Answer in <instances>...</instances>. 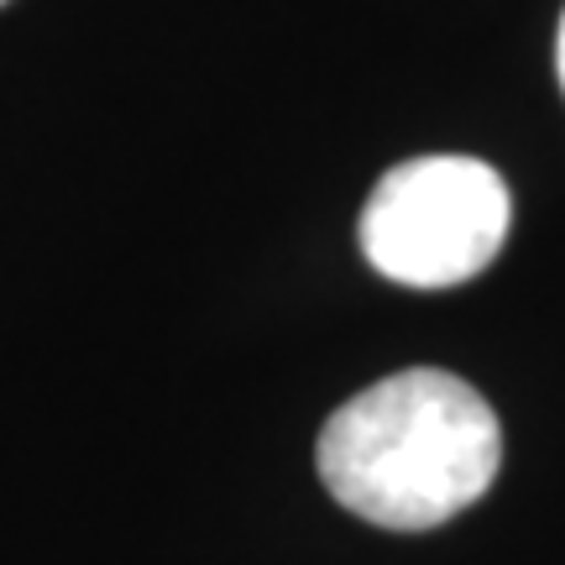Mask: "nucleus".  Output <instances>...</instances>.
Segmentation results:
<instances>
[{
    "mask_svg": "<svg viewBox=\"0 0 565 565\" xmlns=\"http://www.w3.org/2000/svg\"><path fill=\"white\" fill-rule=\"evenodd\" d=\"M508 183L477 158H414L377 179L362 210V252L383 278L450 288L477 278L508 242Z\"/></svg>",
    "mask_w": 565,
    "mask_h": 565,
    "instance_id": "obj_2",
    "label": "nucleus"
},
{
    "mask_svg": "<svg viewBox=\"0 0 565 565\" xmlns=\"http://www.w3.org/2000/svg\"><path fill=\"white\" fill-rule=\"evenodd\" d=\"M315 466L330 498L366 524L435 529L492 487L503 429L456 372L408 366L324 419Z\"/></svg>",
    "mask_w": 565,
    "mask_h": 565,
    "instance_id": "obj_1",
    "label": "nucleus"
},
{
    "mask_svg": "<svg viewBox=\"0 0 565 565\" xmlns=\"http://www.w3.org/2000/svg\"><path fill=\"white\" fill-rule=\"evenodd\" d=\"M0 6H6V0H0Z\"/></svg>",
    "mask_w": 565,
    "mask_h": 565,
    "instance_id": "obj_4",
    "label": "nucleus"
},
{
    "mask_svg": "<svg viewBox=\"0 0 565 565\" xmlns=\"http://www.w3.org/2000/svg\"><path fill=\"white\" fill-rule=\"evenodd\" d=\"M555 63H561V84H565V17H561V42H555Z\"/></svg>",
    "mask_w": 565,
    "mask_h": 565,
    "instance_id": "obj_3",
    "label": "nucleus"
}]
</instances>
